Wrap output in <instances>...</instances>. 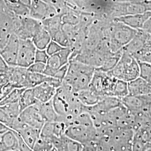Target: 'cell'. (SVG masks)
<instances>
[{"label":"cell","instance_id":"1","mask_svg":"<svg viewBox=\"0 0 151 151\" xmlns=\"http://www.w3.org/2000/svg\"><path fill=\"white\" fill-rule=\"evenodd\" d=\"M134 130L108 127L97 131V151H132Z\"/></svg>","mask_w":151,"mask_h":151},{"label":"cell","instance_id":"2","mask_svg":"<svg viewBox=\"0 0 151 151\" xmlns=\"http://www.w3.org/2000/svg\"><path fill=\"white\" fill-rule=\"evenodd\" d=\"M52 102L59 116L58 122H64L67 125L84 111L85 106L79 100L76 93L63 83L58 88Z\"/></svg>","mask_w":151,"mask_h":151},{"label":"cell","instance_id":"3","mask_svg":"<svg viewBox=\"0 0 151 151\" xmlns=\"http://www.w3.org/2000/svg\"><path fill=\"white\" fill-rule=\"evenodd\" d=\"M65 135L83 146L96 143L97 140V130L91 115L86 111L68 124Z\"/></svg>","mask_w":151,"mask_h":151},{"label":"cell","instance_id":"4","mask_svg":"<svg viewBox=\"0 0 151 151\" xmlns=\"http://www.w3.org/2000/svg\"><path fill=\"white\" fill-rule=\"evenodd\" d=\"M95 68L75 60H70L68 69L62 83L77 93L88 88L91 83Z\"/></svg>","mask_w":151,"mask_h":151},{"label":"cell","instance_id":"5","mask_svg":"<svg viewBox=\"0 0 151 151\" xmlns=\"http://www.w3.org/2000/svg\"><path fill=\"white\" fill-rule=\"evenodd\" d=\"M138 30L129 27L120 22L106 23L104 39L108 42L110 50L116 53L129 43L137 34Z\"/></svg>","mask_w":151,"mask_h":151},{"label":"cell","instance_id":"6","mask_svg":"<svg viewBox=\"0 0 151 151\" xmlns=\"http://www.w3.org/2000/svg\"><path fill=\"white\" fill-rule=\"evenodd\" d=\"M108 73L118 80L128 83L139 77V64L134 56L122 49L119 61L113 69Z\"/></svg>","mask_w":151,"mask_h":151},{"label":"cell","instance_id":"7","mask_svg":"<svg viewBox=\"0 0 151 151\" xmlns=\"http://www.w3.org/2000/svg\"><path fill=\"white\" fill-rule=\"evenodd\" d=\"M118 80L108 72L95 69L89 88L101 97H115Z\"/></svg>","mask_w":151,"mask_h":151},{"label":"cell","instance_id":"8","mask_svg":"<svg viewBox=\"0 0 151 151\" xmlns=\"http://www.w3.org/2000/svg\"><path fill=\"white\" fill-rule=\"evenodd\" d=\"M42 26V22L30 16H15L13 22V33L20 39H32Z\"/></svg>","mask_w":151,"mask_h":151},{"label":"cell","instance_id":"9","mask_svg":"<svg viewBox=\"0 0 151 151\" xmlns=\"http://www.w3.org/2000/svg\"><path fill=\"white\" fill-rule=\"evenodd\" d=\"M121 100L122 104L133 115L141 113L151 114V95H128Z\"/></svg>","mask_w":151,"mask_h":151},{"label":"cell","instance_id":"10","mask_svg":"<svg viewBox=\"0 0 151 151\" xmlns=\"http://www.w3.org/2000/svg\"><path fill=\"white\" fill-rule=\"evenodd\" d=\"M37 48L32 39H20L16 65L27 68L35 62Z\"/></svg>","mask_w":151,"mask_h":151},{"label":"cell","instance_id":"11","mask_svg":"<svg viewBox=\"0 0 151 151\" xmlns=\"http://www.w3.org/2000/svg\"><path fill=\"white\" fill-rule=\"evenodd\" d=\"M73 50L72 48L66 47L59 52L49 56L44 74L53 77L57 70L69 63Z\"/></svg>","mask_w":151,"mask_h":151},{"label":"cell","instance_id":"12","mask_svg":"<svg viewBox=\"0 0 151 151\" xmlns=\"http://www.w3.org/2000/svg\"><path fill=\"white\" fill-rule=\"evenodd\" d=\"M122 100L118 97H104L98 103L91 106L84 107V111L90 114L92 119L101 117L109 111L122 104Z\"/></svg>","mask_w":151,"mask_h":151},{"label":"cell","instance_id":"13","mask_svg":"<svg viewBox=\"0 0 151 151\" xmlns=\"http://www.w3.org/2000/svg\"><path fill=\"white\" fill-rule=\"evenodd\" d=\"M62 83V81L53 78L50 81L40 84L32 88L35 97L40 103H47L52 100Z\"/></svg>","mask_w":151,"mask_h":151},{"label":"cell","instance_id":"14","mask_svg":"<svg viewBox=\"0 0 151 151\" xmlns=\"http://www.w3.org/2000/svg\"><path fill=\"white\" fill-rule=\"evenodd\" d=\"M58 14L53 6L41 0H32L30 7L29 16L40 22L57 15Z\"/></svg>","mask_w":151,"mask_h":151},{"label":"cell","instance_id":"15","mask_svg":"<svg viewBox=\"0 0 151 151\" xmlns=\"http://www.w3.org/2000/svg\"><path fill=\"white\" fill-rule=\"evenodd\" d=\"M39 103L23 110L19 117L24 124L40 130L45 122L40 112Z\"/></svg>","mask_w":151,"mask_h":151},{"label":"cell","instance_id":"16","mask_svg":"<svg viewBox=\"0 0 151 151\" xmlns=\"http://www.w3.org/2000/svg\"><path fill=\"white\" fill-rule=\"evenodd\" d=\"M20 39L12 34L4 47L0 50V54L10 66L16 65Z\"/></svg>","mask_w":151,"mask_h":151},{"label":"cell","instance_id":"17","mask_svg":"<svg viewBox=\"0 0 151 151\" xmlns=\"http://www.w3.org/2000/svg\"><path fill=\"white\" fill-rule=\"evenodd\" d=\"M15 16L0 10V50L4 47L13 34V22Z\"/></svg>","mask_w":151,"mask_h":151},{"label":"cell","instance_id":"18","mask_svg":"<svg viewBox=\"0 0 151 151\" xmlns=\"http://www.w3.org/2000/svg\"><path fill=\"white\" fill-rule=\"evenodd\" d=\"M28 70L27 68L17 65L10 66L7 73L9 82L15 88H27V81Z\"/></svg>","mask_w":151,"mask_h":151},{"label":"cell","instance_id":"19","mask_svg":"<svg viewBox=\"0 0 151 151\" xmlns=\"http://www.w3.org/2000/svg\"><path fill=\"white\" fill-rule=\"evenodd\" d=\"M151 17V11L143 14L120 16L114 19V20L120 22L136 30L142 29L145 23Z\"/></svg>","mask_w":151,"mask_h":151},{"label":"cell","instance_id":"20","mask_svg":"<svg viewBox=\"0 0 151 151\" xmlns=\"http://www.w3.org/2000/svg\"><path fill=\"white\" fill-rule=\"evenodd\" d=\"M149 34L142 29L138 30L135 37L124 47L123 50L132 54L133 56L139 54L143 48L146 39Z\"/></svg>","mask_w":151,"mask_h":151},{"label":"cell","instance_id":"21","mask_svg":"<svg viewBox=\"0 0 151 151\" xmlns=\"http://www.w3.org/2000/svg\"><path fill=\"white\" fill-rule=\"evenodd\" d=\"M128 95L142 96L151 95V85L140 77L128 83Z\"/></svg>","mask_w":151,"mask_h":151},{"label":"cell","instance_id":"22","mask_svg":"<svg viewBox=\"0 0 151 151\" xmlns=\"http://www.w3.org/2000/svg\"><path fill=\"white\" fill-rule=\"evenodd\" d=\"M17 148L18 142L14 130L9 129L0 135V151H13Z\"/></svg>","mask_w":151,"mask_h":151},{"label":"cell","instance_id":"23","mask_svg":"<svg viewBox=\"0 0 151 151\" xmlns=\"http://www.w3.org/2000/svg\"><path fill=\"white\" fill-rule=\"evenodd\" d=\"M17 132L32 150L40 136V130L25 125Z\"/></svg>","mask_w":151,"mask_h":151},{"label":"cell","instance_id":"24","mask_svg":"<svg viewBox=\"0 0 151 151\" xmlns=\"http://www.w3.org/2000/svg\"><path fill=\"white\" fill-rule=\"evenodd\" d=\"M32 40L38 49L44 50L47 49L52 39L50 34L44 28L43 25L35 34Z\"/></svg>","mask_w":151,"mask_h":151},{"label":"cell","instance_id":"25","mask_svg":"<svg viewBox=\"0 0 151 151\" xmlns=\"http://www.w3.org/2000/svg\"><path fill=\"white\" fill-rule=\"evenodd\" d=\"M39 107L40 112L45 123L58 121L59 116L54 109L52 100L47 103L39 102Z\"/></svg>","mask_w":151,"mask_h":151},{"label":"cell","instance_id":"26","mask_svg":"<svg viewBox=\"0 0 151 151\" xmlns=\"http://www.w3.org/2000/svg\"><path fill=\"white\" fill-rule=\"evenodd\" d=\"M76 93L79 100L85 106H93L96 104L103 98L99 96L89 87Z\"/></svg>","mask_w":151,"mask_h":151},{"label":"cell","instance_id":"27","mask_svg":"<svg viewBox=\"0 0 151 151\" xmlns=\"http://www.w3.org/2000/svg\"><path fill=\"white\" fill-rule=\"evenodd\" d=\"M38 103V101L35 97L32 88H26L22 92L19 101L22 111Z\"/></svg>","mask_w":151,"mask_h":151},{"label":"cell","instance_id":"28","mask_svg":"<svg viewBox=\"0 0 151 151\" xmlns=\"http://www.w3.org/2000/svg\"><path fill=\"white\" fill-rule=\"evenodd\" d=\"M53 77H49L43 73H33L28 71L27 81V88H34L40 84L51 80Z\"/></svg>","mask_w":151,"mask_h":151},{"label":"cell","instance_id":"29","mask_svg":"<svg viewBox=\"0 0 151 151\" xmlns=\"http://www.w3.org/2000/svg\"><path fill=\"white\" fill-rule=\"evenodd\" d=\"M54 147L53 139L39 136L32 151H52Z\"/></svg>","mask_w":151,"mask_h":151},{"label":"cell","instance_id":"30","mask_svg":"<svg viewBox=\"0 0 151 151\" xmlns=\"http://www.w3.org/2000/svg\"><path fill=\"white\" fill-rule=\"evenodd\" d=\"M26 88H14L0 101V106L5 105L8 104L19 102L22 92Z\"/></svg>","mask_w":151,"mask_h":151},{"label":"cell","instance_id":"31","mask_svg":"<svg viewBox=\"0 0 151 151\" xmlns=\"http://www.w3.org/2000/svg\"><path fill=\"white\" fill-rule=\"evenodd\" d=\"M0 106L12 118H18L22 111L19 102L8 104Z\"/></svg>","mask_w":151,"mask_h":151},{"label":"cell","instance_id":"32","mask_svg":"<svg viewBox=\"0 0 151 151\" xmlns=\"http://www.w3.org/2000/svg\"><path fill=\"white\" fill-rule=\"evenodd\" d=\"M139 64L140 67L139 77L151 85V65L146 62H139Z\"/></svg>","mask_w":151,"mask_h":151},{"label":"cell","instance_id":"33","mask_svg":"<svg viewBox=\"0 0 151 151\" xmlns=\"http://www.w3.org/2000/svg\"><path fill=\"white\" fill-rule=\"evenodd\" d=\"M17 118H12L0 106V122L11 129Z\"/></svg>","mask_w":151,"mask_h":151},{"label":"cell","instance_id":"34","mask_svg":"<svg viewBox=\"0 0 151 151\" xmlns=\"http://www.w3.org/2000/svg\"><path fill=\"white\" fill-rule=\"evenodd\" d=\"M49 58V55L47 53L46 49L40 50V49H37L35 53V62H40L44 64H47Z\"/></svg>","mask_w":151,"mask_h":151},{"label":"cell","instance_id":"35","mask_svg":"<svg viewBox=\"0 0 151 151\" xmlns=\"http://www.w3.org/2000/svg\"><path fill=\"white\" fill-rule=\"evenodd\" d=\"M64 48L65 47H62L60 44L57 43L54 40H52L46 49V51L49 55L50 56L59 52L60 50H61Z\"/></svg>","mask_w":151,"mask_h":151},{"label":"cell","instance_id":"36","mask_svg":"<svg viewBox=\"0 0 151 151\" xmlns=\"http://www.w3.org/2000/svg\"><path fill=\"white\" fill-rule=\"evenodd\" d=\"M46 68V64L40 63V62H34L27 68V70L33 73H38L44 74V71Z\"/></svg>","mask_w":151,"mask_h":151},{"label":"cell","instance_id":"37","mask_svg":"<svg viewBox=\"0 0 151 151\" xmlns=\"http://www.w3.org/2000/svg\"><path fill=\"white\" fill-rule=\"evenodd\" d=\"M15 132L16 133V137L17 138V142H18L17 150L20 151H32V149L26 143V142L22 139L21 135H20L16 131Z\"/></svg>","mask_w":151,"mask_h":151},{"label":"cell","instance_id":"38","mask_svg":"<svg viewBox=\"0 0 151 151\" xmlns=\"http://www.w3.org/2000/svg\"><path fill=\"white\" fill-rule=\"evenodd\" d=\"M9 68L10 65L6 62L5 60L0 54V75H7Z\"/></svg>","mask_w":151,"mask_h":151},{"label":"cell","instance_id":"39","mask_svg":"<svg viewBox=\"0 0 151 151\" xmlns=\"http://www.w3.org/2000/svg\"><path fill=\"white\" fill-rule=\"evenodd\" d=\"M137 60L139 62H146L151 65V52L141 55Z\"/></svg>","mask_w":151,"mask_h":151},{"label":"cell","instance_id":"40","mask_svg":"<svg viewBox=\"0 0 151 151\" xmlns=\"http://www.w3.org/2000/svg\"><path fill=\"white\" fill-rule=\"evenodd\" d=\"M81 151H97L96 143L83 145Z\"/></svg>","mask_w":151,"mask_h":151},{"label":"cell","instance_id":"41","mask_svg":"<svg viewBox=\"0 0 151 151\" xmlns=\"http://www.w3.org/2000/svg\"><path fill=\"white\" fill-rule=\"evenodd\" d=\"M142 30L151 34V17L145 23L143 27L142 28Z\"/></svg>","mask_w":151,"mask_h":151},{"label":"cell","instance_id":"42","mask_svg":"<svg viewBox=\"0 0 151 151\" xmlns=\"http://www.w3.org/2000/svg\"><path fill=\"white\" fill-rule=\"evenodd\" d=\"M10 129L7 126H6L5 124L0 122V134H2L4 133L7 130Z\"/></svg>","mask_w":151,"mask_h":151},{"label":"cell","instance_id":"43","mask_svg":"<svg viewBox=\"0 0 151 151\" xmlns=\"http://www.w3.org/2000/svg\"><path fill=\"white\" fill-rule=\"evenodd\" d=\"M3 89H4V87L0 85V101L5 97L4 95Z\"/></svg>","mask_w":151,"mask_h":151},{"label":"cell","instance_id":"44","mask_svg":"<svg viewBox=\"0 0 151 151\" xmlns=\"http://www.w3.org/2000/svg\"><path fill=\"white\" fill-rule=\"evenodd\" d=\"M5 1L9 3H12V4L20 2V0H5Z\"/></svg>","mask_w":151,"mask_h":151},{"label":"cell","instance_id":"45","mask_svg":"<svg viewBox=\"0 0 151 151\" xmlns=\"http://www.w3.org/2000/svg\"><path fill=\"white\" fill-rule=\"evenodd\" d=\"M41 1H42L45 2H46V3H48V4H51V5H52V1H53V0H41Z\"/></svg>","mask_w":151,"mask_h":151},{"label":"cell","instance_id":"46","mask_svg":"<svg viewBox=\"0 0 151 151\" xmlns=\"http://www.w3.org/2000/svg\"><path fill=\"white\" fill-rule=\"evenodd\" d=\"M147 151H151V143L149 145L148 148V149H147Z\"/></svg>","mask_w":151,"mask_h":151},{"label":"cell","instance_id":"47","mask_svg":"<svg viewBox=\"0 0 151 151\" xmlns=\"http://www.w3.org/2000/svg\"><path fill=\"white\" fill-rule=\"evenodd\" d=\"M19 151V150H15V151Z\"/></svg>","mask_w":151,"mask_h":151},{"label":"cell","instance_id":"48","mask_svg":"<svg viewBox=\"0 0 151 151\" xmlns=\"http://www.w3.org/2000/svg\"><path fill=\"white\" fill-rule=\"evenodd\" d=\"M0 135H1V134H0Z\"/></svg>","mask_w":151,"mask_h":151}]
</instances>
